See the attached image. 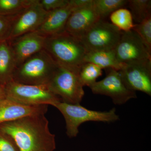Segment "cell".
Segmentation results:
<instances>
[{"mask_svg":"<svg viewBox=\"0 0 151 151\" xmlns=\"http://www.w3.org/2000/svg\"><path fill=\"white\" fill-rule=\"evenodd\" d=\"M45 114L24 117L0 124V132L9 135L19 151H53L55 135L49 129Z\"/></svg>","mask_w":151,"mask_h":151,"instance_id":"1","label":"cell"},{"mask_svg":"<svg viewBox=\"0 0 151 151\" xmlns=\"http://www.w3.org/2000/svg\"><path fill=\"white\" fill-rule=\"evenodd\" d=\"M44 49L58 65L78 74L88 52L80 40L65 31L46 37Z\"/></svg>","mask_w":151,"mask_h":151,"instance_id":"2","label":"cell"},{"mask_svg":"<svg viewBox=\"0 0 151 151\" xmlns=\"http://www.w3.org/2000/svg\"><path fill=\"white\" fill-rule=\"evenodd\" d=\"M58 65L44 49L17 66L13 81L28 85L47 84Z\"/></svg>","mask_w":151,"mask_h":151,"instance_id":"3","label":"cell"},{"mask_svg":"<svg viewBox=\"0 0 151 151\" xmlns=\"http://www.w3.org/2000/svg\"><path fill=\"white\" fill-rule=\"evenodd\" d=\"M54 107L57 108L63 116L66 124V134L68 137L77 136L80 125L88 122L113 123L119 119L116 110L113 108L108 111H98L89 110L80 104H68L58 102Z\"/></svg>","mask_w":151,"mask_h":151,"instance_id":"4","label":"cell"},{"mask_svg":"<svg viewBox=\"0 0 151 151\" xmlns=\"http://www.w3.org/2000/svg\"><path fill=\"white\" fill-rule=\"evenodd\" d=\"M6 98L28 106L51 105L54 106L60 98L53 93L47 84H20L12 80L4 86Z\"/></svg>","mask_w":151,"mask_h":151,"instance_id":"5","label":"cell"},{"mask_svg":"<svg viewBox=\"0 0 151 151\" xmlns=\"http://www.w3.org/2000/svg\"><path fill=\"white\" fill-rule=\"evenodd\" d=\"M47 85L63 103L80 104L84 96L78 73L58 65Z\"/></svg>","mask_w":151,"mask_h":151,"instance_id":"6","label":"cell"},{"mask_svg":"<svg viewBox=\"0 0 151 151\" xmlns=\"http://www.w3.org/2000/svg\"><path fill=\"white\" fill-rule=\"evenodd\" d=\"M122 32L104 19L97 22L80 39L87 51L111 50L118 45Z\"/></svg>","mask_w":151,"mask_h":151,"instance_id":"7","label":"cell"},{"mask_svg":"<svg viewBox=\"0 0 151 151\" xmlns=\"http://www.w3.org/2000/svg\"><path fill=\"white\" fill-rule=\"evenodd\" d=\"M93 94L111 97L116 105H122L137 97L136 92L128 89L124 84L119 71L109 68L105 78L89 86Z\"/></svg>","mask_w":151,"mask_h":151,"instance_id":"8","label":"cell"},{"mask_svg":"<svg viewBox=\"0 0 151 151\" xmlns=\"http://www.w3.org/2000/svg\"><path fill=\"white\" fill-rule=\"evenodd\" d=\"M114 50L116 58L123 65L151 60V54L133 29L122 32L121 39Z\"/></svg>","mask_w":151,"mask_h":151,"instance_id":"9","label":"cell"},{"mask_svg":"<svg viewBox=\"0 0 151 151\" xmlns=\"http://www.w3.org/2000/svg\"><path fill=\"white\" fill-rule=\"evenodd\" d=\"M119 72L128 89L151 96V60L124 65Z\"/></svg>","mask_w":151,"mask_h":151,"instance_id":"10","label":"cell"},{"mask_svg":"<svg viewBox=\"0 0 151 151\" xmlns=\"http://www.w3.org/2000/svg\"><path fill=\"white\" fill-rule=\"evenodd\" d=\"M47 14L48 12L44 10L41 6L39 0H36L32 5L16 17L8 40L36 31Z\"/></svg>","mask_w":151,"mask_h":151,"instance_id":"11","label":"cell"},{"mask_svg":"<svg viewBox=\"0 0 151 151\" xmlns=\"http://www.w3.org/2000/svg\"><path fill=\"white\" fill-rule=\"evenodd\" d=\"M45 37L35 31L7 40L13 52L17 66L30 57L43 50Z\"/></svg>","mask_w":151,"mask_h":151,"instance_id":"12","label":"cell"},{"mask_svg":"<svg viewBox=\"0 0 151 151\" xmlns=\"http://www.w3.org/2000/svg\"><path fill=\"white\" fill-rule=\"evenodd\" d=\"M92 2L83 7L73 10L68 18L65 30L80 40L85 33L100 19Z\"/></svg>","mask_w":151,"mask_h":151,"instance_id":"13","label":"cell"},{"mask_svg":"<svg viewBox=\"0 0 151 151\" xmlns=\"http://www.w3.org/2000/svg\"><path fill=\"white\" fill-rule=\"evenodd\" d=\"M47 110L48 105L28 106L6 98L0 102V124L32 115L45 114Z\"/></svg>","mask_w":151,"mask_h":151,"instance_id":"14","label":"cell"},{"mask_svg":"<svg viewBox=\"0 0 151 151\" xmlns=\"http://www.w3.org/2000/svg\"><path fill=\"white\" fill-rule=\"evenodd\" d=\"M73 10V8L68 4L66 6L48 12L46 18L37 31L46 37L63 32L68 18Z\"/></svg>","mask_w":151,"mask_h":151,"instance_id":"15","label":"cell"},{"mask_svg":"<svg viewBox=\"0 0 151 151\" xmlns=\"http://www.w3.org/2000/svg\"><path fill=\"white\" fill-rule=\"evenodd\" d=\"M17 67L15 58L8 42H0V85L4 86L13 80Z\"/></svg>","mask_w":151,"mask_h":151,"instance_id":"16","label":"cell"},{"mask_svg":"<svg viewBox=\"0 0 151 151\" xmlns=\"http://www.w3.org/2000/svg\"><path fill=\"white\" fill-rule=\"evenodd\" d=\"M85 62L93 63L102 69L112 68L118 71L124 65L118 61L114 50L88 52L85 56Z\"/></svg>","mask_w":151,"mask_h":151,"instance_id":"17","label":"cell"},{"mask_svg":"<svg viewBox=\"0 0 151 151\" xmlns=\"http://www.w3.org/2000/svg\"><path fill=\"white\" fill-rule=\"evenodd\" d=\"M127 5L131 10L133 21L137 24L151 16V0H129Z\"/></svg>","mask_w":151,"mask_h":151,"instance_id":"18","label":"cell"},{"mask_svg":"<svg viewBox=\"0 0 151 151\" xmlns=\"http://www.w3.org/2000/svg\"><path fill=\"white\" fill-rule=\"evenodd\" d=\"M36 0H0V15H16L32 5Z\"/></svg>","mask_w":151,"mask_h":151,"instance_id":"19","label":"cell"},{"mask_svg":"<svg viewBox=\"0 0 151 151\" xmlns=\"http://www.w3.org/2000/svg\"><path fill=\"white\" fill-rule=\"evenodd\" d=\"M111 23L122 32H128L134 27L132 14L127 9L120 8L110 15Z\"/></svg>","mask_w":151,"mask_h":151,"instance_id":"20","label":"cell"},{"mask_svg":"<svg viewBox=\"0 0 151 151\" xmlns=\"http://www.w3.org/2000/svg\"><path fill=\"white\" fill-rule=\"evenodd\" d=\"M127 0H93V5L100 19H104L117 10L127 5Z\"/></svg>","mask_w":151,"mask_h":151,"instance_id":"21","label":"cell"},{"mask_svg":"<svg viewBox=\"0 0 151 151\" xmlns=\"http://www.w3.org/2000/svg\"><path fill=\"white\" fill-rule=\"evenodd\" d=\"M102 73V69L99 66L90 63H85L80 68L78 76L83 86L89 87L97 81V78Z\"/></svg>","mask_w":151,"mask_h":151,"instance_id":"22","label":"cell"},{"mask_svg":"<svg viewBox=\"0 0 151 151\" xmlns=\"http://www.w3.org/2000/svg\"><path fill=\"white\" fill-rule=\"evenodd\" d=\"M133 29L138 34L147 50L151 54V16L140 23L135 24Z\"/></svg>","mask_w":151,"mask_h":151,"instance_id":"23","label":"cell"},{"mask_svg":"<svg viewBox=\"0 0 151 151\" xmlns=\"http://www.w3.org/2000/svg\"><path fill=\"white\" fill-rule=\"evenodd\" d=\"M17 15L11 16L0 15V42L8 40L14 19Z\"/></svg>","mask_w":151,"mask_h":151,"instance_id":"24","label":"cell"},{"mask_svg":"<svg viewBox=\"0 0 151 151\" xmlns=\"http://www.w3.org/2000/svg\"><path fill=\"white\" fill-rule=\"evenodd\" d=\"M69 0H39L41 6L47 12H51L66 6Z\"/></svg>","mask_w":151,"mask_h":151,"instance_id":"25","label":"cell"},{"mask_svg":"<svg viewBox=\"0 0 151 151\" xmlns=\"http://www.w3.org/2000/svg\"><path fill=\"white\" fill-rule=\"evenodd\" d=\"M0 151H19L12 138L1 132H0Z\"/></svg>","mask_w":151,"mask_h":151,"instance_id":"26","label":"cell"},{"mask_svg":"<svg viewBox=\"0 0 151 151\" xmlns=\"http://www.w3.org/2000/svg\"><path fill=\"white\" fill-rule=\"evenodd\" d=\"M92 1V0H69L68 4L74 10L83 7Z\"/></svg>","mask_w":151,"mask_h":151,"instance_id":"27","label":"cell"},{"mask_svg":"<svg viewBox=\"0 0 151 151\" xmlns=\"http://www.w3.org/2000/svg\"><path fill=\"white\" fill-rule=\"evenodd\" d=\"M6 98L5 91L4 86L0 85V102Z\"/></svg>","mask_w":151,"mask_h":151,"instance_id":"28","label":"cell"}]
</instances>
